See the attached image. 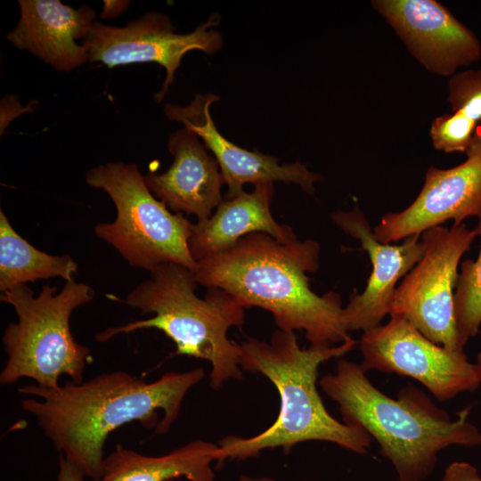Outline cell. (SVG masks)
<instances>
[{
  "label": "cell",
  "instance_id": "6da1fadb",
  "mask_svg": "<svg viewBox=\"0 0 481 481\" xmlns=\"http://www.w3.org/2000/svg\"><path fill=\"white\" fill-rule=\"evenodd\" d=\"M205 377L202 368L168 371L148 382L124 371L101 373L86 381L66 380L55 388L29 384L21 408L33 415L54 448L93 481L102 475L104 444L117 428L139 422L167 433L188 391Z\"/></svg>",
  "mask_w": 481,
  "mask_h": 481
},
{
  "label": "cell",
  "instance_id": "7a4b0ae2",
  "mask_svg": "<svg viewBox=\"0 0 481 481\" xmlns=\"http://www.w3.org/2000/svg\"><path fill=\"white\" fill-rule=\"evenodd\" d=\"M320 245L298 237L279 240L264 232L241 238L230 249L197 261V283L223 289L245 308L270 312L279 330H305L310 345L351 338L343 320L341 298L322 296L309 286L307 273L319 269Z\"/></svg>",
  "mask_w": 481,
  "mask_h": 481
},
{
  "label": "cell",
  "instance_id": "3957f363",
  "mask_svg": "<svg viewBox=\"0 0 481 481\" xmlns=\"http://www.w3.org/2000/svg\"><path fill=\"white\" fill-rule=\"evenodd\" d=\"M356 344L351 338L337 346L310 345L302 348L295 331L279 329L269 342L249 338L240 344L241 370L260 373L273 384L280 396V410L273 423L254 436L224 437L217 444L216 461L254 458L265 449L282 447L289 451L308 441L330 442L365 453L372 438L361 428L335 419L317 389L320 365L345 355Z\"/></svg>",
  "mask_w": 481,
  "mask_h": 481
},
{
  "label": "cell",
  "instance_id": "277c9868",
  "mask_svg": "<svg viewBox=\"0 0 481 481\" xmlns=\"http://www.w3.org/2000/svg\"><path fill=\"white\" fill-rule=\"evenodd\" d=\"M338 405L342 421L366 431L394 466L399 481H423L438 453L451 445L477 446L481 432L468 419L470 406L455 420L413 387L394 399L374 387L360 364L341 359L334 373L319 381Z\"/></svg>",
  "mask_w": 481,
  "mask_h": 481
},
{
  "label": "cell",
  "instance_id": "5b68a950",
  "mask_svg": "<svg viewBox=\"0 0 481 481\" xmlns=\"http://www.w3.org/2000/svg\"><path fill=\"white\" fill-rule=\"evenodd\" d=\"M150 274L118 300L153 316L110 327L98 333L96 340L106 342L119 334L157 329L175 343V355L210 363L209 384L214 390L230 379H241L240 346L231 341L227 333L230 328L244 324L245 307L217 288H208L205 298H199L192 271L180 265L161 264Z\"/></svg>",
  "mask_w": 481,
  "mask_h": 481
},
{
  "label": "cell",
  "instance_id": "8992f818",
  "mask_svg": "<svg viewBox=\"0 0 481 481\" xmlns=\"http://www.w3.org/2000/svg\"><path fill=\"white\" fill-rule=\"evenodd\" d=\"M94 296L89 285L74 280L59 293L55 286L44 285L35 296L26 284L2 292L1 301L14 308L18 320L3 334L7 360L0 384L13 385L29 378L40 387L55 388L62 375L82 382L91 350L76 341L69 321L73 311Z\"/></svg>",
  "mask_w": 481,
  "mask_h": 481
},
{
  "label": "cell",
  "instance_id": "52a82bcc",
  "mask_svg": "<svg viewBox=\"0 0 481 481\" xmlns=\"http://www.w3.org/2000/svg\"><path fill=\"white\" fill-rule=\"evenodd\" d=\"M86 180L107 192L117 210L114 221L94 226L96 236L131 266L151 272L173 263L195 269L189 249L192 223L154 197L135 164L109 162L92 168Z\"/></svg>",
  "mask_w": 481,
  "mask_h": 481
},
{
  "label": "cell",
  "instance_id": "ba28073f",
  "mask_svg": "<svg viewBox=\"0 0 481 481\" xmlns=\"http://www.w3.org/2000/svg\"><path fill=\"white\" fill-rule=\"evenodd\" d=\"M477 236L464 223L425 231L423 256L396 287L389 315L406 319L439 346L464 350L459 346L453 289L461 259Z\"/></svg>",
  "mask_w": 481,
  "mask_h": 481
},
{
  "label": "cell",
  "instance_id": "9c48e42d",
  "mask_svg": "<svg viewBox=\"0 0 481 481\" xmlns=\"http://www.w3.org/2000/svg\"><path fill=\"white\" fill-rule=\"evenodd\" d=\"M363 331L360 339L363 370L410 377L438 400L477 390L481 382L464 350H451L426 338L401 316Z\"/></svg>",
  "mask_w": 481,
  "mask_h": 481
},
{
  "label": "cell",
  "instance_id": "30bf717a",
  "mask_svg": "<svg viewBox=\"0 0 481 481\" xmlns=\"http://www.w3.org/2000/svg\"><path fill=\"white\" fill-rule=\"evenodd\" d=\"M218 22L219 16L215 13L192 32L177 34L167 15L151 12L123 28L94 21L83 44L88 50L89 61L109 68L136 62H156L165 68L166 78L155 94L159 102L188 52L200 50L213 54L221 49L222 36L211 29Z\"/></svg>",
  "mask_w": 481,
  "mask_h": 481
},
{
  "label": "cell",
  "instance_id": "8fae6325",
  "mask_svg": "<svg viewBox=\"0 0 481 481\" xmlns=\"http://www.w3.org/2000/svg\"><path fill=\"white\" fill-rule=\"evenodd\" d=\"M466 160L453 167H429L417 198L402 211L385 215L373 228L376 239L389 244L440 226L463 224L481 213V134L474 136Z\"/></svg>",
  "mask_w": 481,
  "mask_h": 481
},
{
  "label": "cell",
  "instance_id": "7c38bea8",
  "mask_svg": "<svg viewBox=\"0 0 481 481\" xmlns=\"http://www.w3.org/2000/svg\"><path fill=\"white\" fill-rule=\"evenodd\" d=\"M371 5L431 73L451 77L481 58L475 33L436 0H373Z\"/></svg>",
  "mask_w": 481,
  "mask_h": 481
},
{
  "label": "cell",
  "instance_id": "4fadbf2b",
  "mask_svg": "<svg viewBox=\"0 0 481 481\" xmlns=\"http://www.w3.org/2000/svg\"><path fill=\"white\" fill-rule=\"evenodd\" d=\"M331 219L343 232L360 241L372 265L364 290L351 294L342 312L348 332H363L380 325L381 320L389 314L396 284L420 260L424 244L420 234L408 237L399 245L379 242L358 206L349 211H336L331 214Z\"/></svg>",
  "mask_w": 481,
  "mask_h": 481
},
{
  "label": "cell",
  "instance_id": "5bb4252c",
  "mask_svg": "<svg viewBox=\"0 0 481 481\" xmlns=\"http://www.w3.org/2000/svg\"><path fill=\"white\" fill-rule=\"evenodd\" d=\"M219 99L213 94H197L187 106L167 104L164 112L167 118L183 124L202 139L212 152L228 187L227 200L243 192L245 183L282 182L298 184L307 193L314 192V183L322 180V176L305 165L299 162L280 165L272 155L249 151L224 137L210 114L211 105Z\"/></svg>",
  "mask_w": 481,
  "mask_h": 481
},
{
  "label": "cell",
  "instance_id": "9a60e30c",
  "mask_svg": "<svg viewBox=\"0 0 481 481\" xmlns=\"http://www.w3.org/2000/svg\"><path fill=\"white\" fill-rule=\"evenodd\" d=\"M168 151L174 157L164 173L144 176L149 190L172 212H184L208 219L223 201L224 181L219 165L199 137L185 127L168 139Z\"/></svg>",
  "mask_w": 481,
  "mask_h": 481
},
{
  "label": "cell",
  "instance_id": "2e32d148",
  "mask_svg": "<svg viewBox=\"0 0 481 481\" xmlns=\"http://www.w3.org/2000/svg\"><path fill=\"white\" fill-rule=\"evenodd\" d=\"M20 18L8 40L61 71L89 61L88 50L77 40L85 39L95 12L89 6L74 9L59 0H20Z\"/></svg>",
  "mask_w": 481,
  "mask_h": 481
},
{
  "label": "cell",
  "instance_id": "e0dca14e",
  "mask_svg": "<svg viewBox=\"0 0 481 481\" xmlns=\"http://www.w3.org/2000/svg\"><path fill=\"white\" fill-rule=\"evenodd\" d=\"M254 186L251 192L243 191L223 200L208 219L192 224L189 249L196 262L230 249L254 232H264L279 240L297 237L290 226L278 224L271 213L273 183Z\"/></svg>",
  "mask_w": 481,
  "mask_h": 481
},
{
  "label": "cell",
  "instance_id": "ac0fdd59",
  "mask_svg": "<svg viewBox=\"0 0 481 481\" xmlns=\"http://www.w3.org/2000/svg\"><path fill=\"white\" fill-rule=\"evenodd\" d=\"M216 450L217 444L196 439L164 455L149 456L118 444L105 456L99 481H215L211 464Z\"/></svg>",
  "mask_w": 481,
  "mask_h": 481
},
{
  "label": "cell",
  "instance_id": "d6986e66",
  "mask_svg": "<svg viewBox=\"0 0 481 481\" xmlns=\"http://www.w3.org/2000/svg\"><path fill=\"white\" fill-rule=\"evenodd\" d=\"M78 266L69 255L53 256L36 249L12 226L0 211V290L34 282L39 279L61 277L73 281Z\"/></svg>",
  "mask_w": 481,
  "mask_h": 481
},
{
  "label": "cell",
  "instance_id": "ffe728a7",
  "mask_svg": "<svg viewBox=\"0 0 481 481\" xmlns=\"http://www.w3.org/2000/svg\"><path fill=\"white\" fill-rule=\"evenodd\" d=\"M477 217L479 253L475 260L466 259L461 264L454 292V317L461 349L478 333L481 325V213Z\"/></svg>",
  "mask_w": 481,
  "mask_h": 481
},
{
  "label": "cell",
  "instance_id": "44dd1931",
  "mask_svg": "<svg viewBox=\"0 0 481 481\" xmlns=\"http://www.w3.org/2000/svg\"><path fill=\"white\" fill-rule=\"evenodd\" d=\"M477 125L457 112L436 117L429 128L433 147L445 153H466L473 142Z\"/></svg>",
  "mask_w": 481,
  "mask_h": 481
},
{
  "label": "cell",
  "instance_id": "7402d4cb",
  "mask_svg": "<svg viewBox=\"0 0 481 481\" xmlns=\"http://www.w3.org/2000/svg\"><path fill=\"white\" fill-rule=\"evenodd\" d=\"M447 102L457 112L477 124L481 122V69H464L448 82Z\"/></svg>",
  "mask_w": 481,
  "mask_h": 481
},
{
  "label": "cell",
  "instance_id": "603a6c76",
  "mask_svg": "<svg viewBox=\"0 0 481 481\" xmlns=\"http://www.w3.org/2000/svg\"><path fill=\"white\" fill-rule=\"evenodd\" d=\"M441 481H481V477L471 464L454 461L445 469Z\"/></svg>",
  "mask_w": 481,
  "mask_h": 481
},
{
  "label": "cell",
  "instance_id": "cb8c5ba5",
  "mask_svg": "<svg viewBox=\"0 0 481 481\" xmlns=\"http://www.w3.org/2000/svg\"><path fill=\"white\" fill-rule=\"evenodd\" d=\"M59 472L57 481H86V476L62 454L58 458Z\"/></svg>",
  "mask_w": 481,
  "mask_h": 481
},
{
  "label": "cell",
  "instance_id": "d4e9b609",
  "mask_svg": "<svg viewBox=\"0 0 481 481\" xmlns=\"http://www.w3.org/2000/svg\"><path fill=\"white\" fill-rule=\"evenodd\" d=\"M104 9L102 17H115L123 12L128 5V2L124 1H104Z\"/></svg>",
  "mask_w": 481,
  "mask_h": 481
},
{
  "label": "cell",
  "instance_id": "484cf974",
  "mask_svg": "<svg viewBox=\"0 0 481 481\" xmlns=\"http://www.w3.org/2000/svg\"><path fill=\"white\" fill-rule=\"evenodd\" d=\"M238 481H276V480L270 477H252L249 476H241Z\"/></svg>",
  "mask_w": 481,
  "mask_h": 481
},
{
  "label": "cell",
  "instance_id": "4316f807",
  "mask_svg": "<svg viewBox=\"0 0 481 481\" xmlns=\"http://www.w3.org/2000/svg\"><path fill=\"white\" fill-rule=\"evenodd\" d=\"M475 364L477 366V374L481 382V351L477 356V362L475 363Z\"/></svg>",
  "mask_w": 481,
  "mask_h": 481
},
{
  "label": "cell",
  "instance_id": "83f0119b",
  "mask_svg": "<svg viewBox=\"0 0 481 481\" xmlns=\"http://www.w3.org/2000/svg\"><path fill=\"white\" fill-rule=\"evenodd\" d=\"M171 481H189L187 479H184V480H181V479H174V480H171Z\"/></svg>",
  "mask_w": 481,
  "mask_h": 481
}]
</instances>
